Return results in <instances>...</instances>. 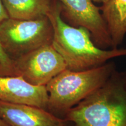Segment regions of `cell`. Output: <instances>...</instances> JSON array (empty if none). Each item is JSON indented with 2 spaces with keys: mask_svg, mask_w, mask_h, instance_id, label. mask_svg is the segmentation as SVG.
Masks as SVG:
<instances>
[{
  "mask_svg": "<svg viewBox=\"0 0 126 126\" xmlns=\"http://www.w3.org/2000/svg\"><path fill=\"white\" fill-rule=\"evenodd\" d=\"M61 13L59 1L53 0L47 14L54 31L52 45L64 60L68 70H89L103 65L113 58L126 56V48L105 50L98 47L87 29L68 24Z\"/></svg>",
  "mask_w": 126,
  "mask_h": 126,
  "instance_id": "6da1fadb",
  "label": "cell"
},
{
  "mask_svg": "<svg viewBox=\"0 0 126 126\" xmlns=\"http://www.w3.org/2000/svg\"><path fill=\"white\" fill-rule=\"evenodd\" d=\"M64 119L75 126H126V84L115 70L99 89L69 110Z\"/></svg>",
  "mask_w": 126,
  "mask_h": 126,
  "instance_id": "7a4b0ae2",
  "label": "cell"
},
{
  "mask_svg": "<svg viewBox=\"0 0 126 126\" xmlns=\"http://www.w3.org/2000/svg\"><path fill=\"white\" fill-rule=\"evenodd\" d=\"M115 70L113 63H106L80 71H63L46 85L48 95L47 110L64 119L71 109L101 87Z\"/></svg>",
  "mask_w": 126,
  "mask_h": 126,
  "instance_id": "3957f363",
  "label": "cell"
},
{
  "mask_svg": "<svg viewBox=\"0 0 126 126\" xmlns=\"http://www.w3.org/2000/svg\"><path fill=\"white\" fill-rule=\"evenodd\" d=\"M53 25L47 16L33 20L8 18L0 24V44L12 60L53 42Z\"/></svg>",
  "mask_w": 126,
  "mask_h": 126,
  "instance_id": "277c9868",
  "label": "cell"
},
{
  "mask_svg": "<svg viewBox=\"0 0 126 126\" xmlns=\"http://www.w3.org/2000/svg\"><path fill=\"white\" fill-rule=\"evenodd\" d=\"M13 62L15 76H20L34 86H46L67 69L65 61L52 44L23 55Z\"/></svg>",
  "mask_w": 126,
  "mask_h": 126,
  "instance_id": "5b68a950",
  "label": "cell"
},
{
  "mask_svg": "<svg viewBox=\"0 0 126 126\" xmlns=\"http://www.w3.org/2000/svg\"><path fill=\"white\" fill-rule=\"evenodd\" d=\"M57 1L61 5V17L66 23L87 29L94 43L100 48H112V41L100 8L92 0Z\"/></svg>",
  "mask_w": 126,
  "mask_h": 126,
  "instance_id": "8992f818",
  "label": "cell"
},
{
  "mask_svg": "<svg viewBox=\"0 0 126 126\" xmlns=\"http://www.w3.org/2000/svg\"><path fill=\"white\" fill-rule=\"evenodd\" d=\"M46 86H34L20 76H0V101L25 104L47 110Z\"/></svg>",
  "mask_w": 126,
  "mask_h": 126,
  "instance_id": "52a82bcc",
  "label": "cell"
},
{
  "mask_svg": "<svg viewBox=\"0 0 126 126\" xmlns=\"http://www.w3.org/2000/svg\"><path fill=\"white\" fill-rule=\"evenodd\" d=\"M0 118L9 126H66L68 122L39 107L1 101Z\"/></svg>",
  "mask_w": 126,
  "mask_h": 126,
  "instance_id": "ba28073f",
  "label": "cell"
},
{
  "mask_svg": "<svg viewBox=\"0 0 126 126\" xmlns=\"http://www.w3.org/2000/svg\"><path fill=\"white\" fill-rule=\"evenodd\" d=\"M100 9L112 41V48H116L126 34V0H108Z\"/></svg>",
  "mask_w": 126,
  "mask_h": 126,
  "instance_id": "9c48e42d",
  "label": "cell"
},
{
  "mask_svg": "<svg viewBox=\"0 0 126 126\" xmlns=\"http://www.w3.org/2000/svg\"><path fill=\"white\" fill-rule=\"evenodd\" d=\"M53 0H2L9 18L33 20L47 16Z\"/></svg>",
  "mask_w": 126,
  "mask_h": 126,
  "instance_id": "30bf717a",
  "label": "cell"
},
{
  "mask_svg": "<svg viewBox=\"0 0 126 126\" xmlns=\"http://www.w3.org/2000/svg\"><path fill=\"white\" fill-rule=\"evenodd\" d=\"M0 76H15L13 60L7 54L0 44Z\"/></svg>",
  "mask_w": 126,
  "mask_h": 126,
  "instance_id": "8fae6325",
  "label": "cell"
},
{
  "mask_svg": "<svg viewBox=\"0 0 126 126\" xmlns=\"http://www.w3.org/2000/svg\"><path fill=\"white\" fill-rule=\"evenodd\" d=\"M8 18H9V16L3 4L2 0H0V24Z\"/></svg>",
  "mask_w": 126,
  "mask_h": 126,
  "instance_id": "7c38bea8",
  "label": "cell"
},
{
  "mask_svg": "<svg viewBox=\"0 0 126 126\" xmlns=\"http://www.w3.org/2000/svg\"><path fill=\"white\" fill-rule=\"evenodd\" d=\"M94 2H96V3H102V4H103V3L106 2V1H108V0H92Z\"/></svg>",
  "mask_w": 126,
  "mask_h": 126,
  "instance_id": "4fadbf2b",
  "label": "cell"
},
{
  "mask_svg": "<svg viewBox=\"0 0 126 126\" xmlns=\"http://www.w3.org/2000/svg\"><path fill=\"white\" fill-rule=\"evenodd\" d=\"M0 126H9L8 124H7L5 122L0 118Z\"/></svg>",
  "mask_w": 126,
  "mask_h": 126,
  "instance_id": "5bb4252c",
  "label": "cell"
},
{
  "mask_svg": "<svg viewBox=\"0 0 126 126\" xmlns=\"http://www.w3.org/2000/svg\"><path fill=\"white\" fill-rule=\"evenodd\" d=\"M122 74L124 80V81H125L126 84V71L122 72Z\"/></svg>",
  "mask_w": 126,
  "mask_h": 126,
  "instance_id": "9a60e30c",
  "label": "cell"
},
{
  "mask_svg": "<svg viewBox=\"0 0 126 126\" xmlns=\"http://www.w3.org/2000/svg\"></svg>",
  "mask_w": 126,
  "mask_h": 126,
  "instance_id": "2e32d148",
  "label": "cell"
}]
</instances>
